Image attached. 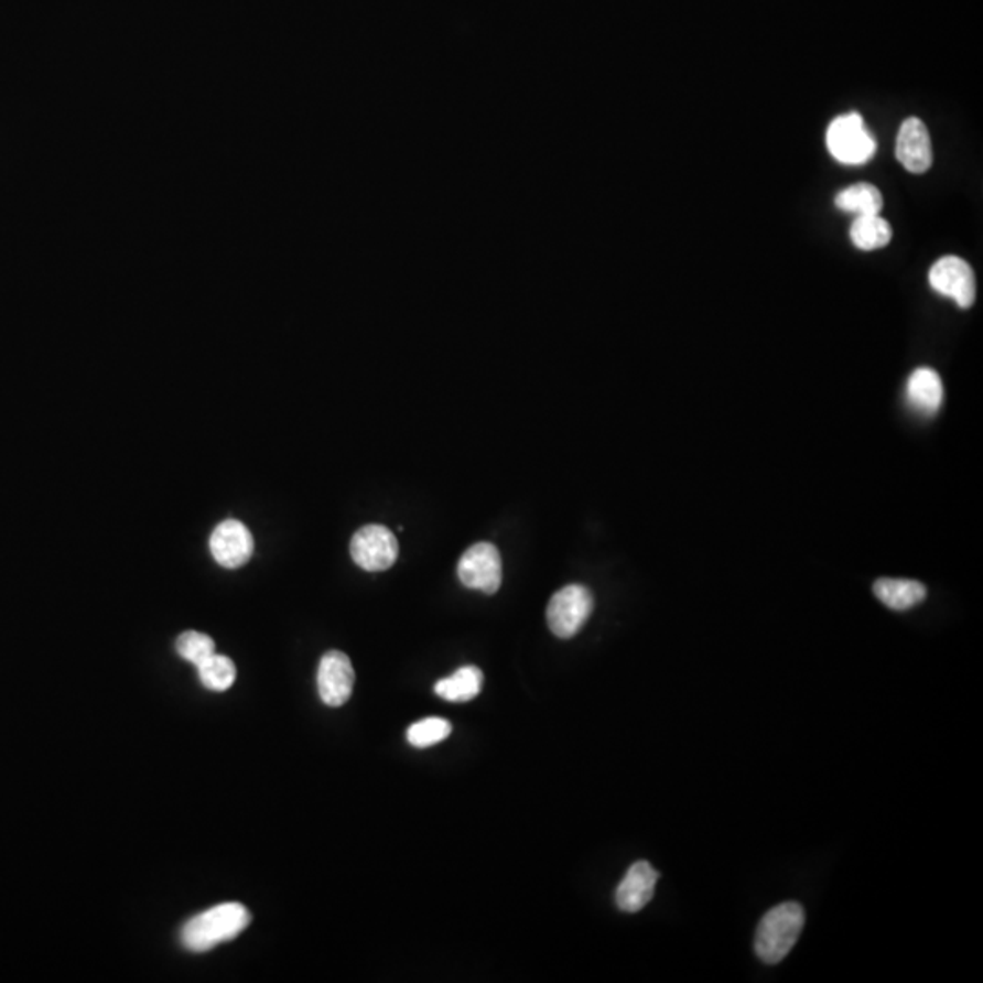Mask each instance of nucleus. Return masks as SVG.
Returning <instances> with one entry per match:
<instances>
[{
  "label": "nucleus",
  "instance_id": "obj_1",
  "mask_svg": "<svg viewBox=\"0 0 983 983\" xmlns=\"http://www.w3.org/2000/svg\"><path fill=\"white\" fill-rule=\"evenodd\" d=\"M251 916L245 905L228 901L194 916L183 927L181 942L192 952L212 951L219 943L230 942L250 926Z\"/></svg>",
  "mask_w": 983,
  "mask_h": 983
},
{
  "label": "nucleus",
  "instance_id": "obj_2",
  "mask_svg": "<svg viewBox=\"0 0 983 983\" xmlns=\"http://www.w3.org/2000/svg\"><path fill=\"white\" fill-rule=\"evenodd\" d=\"M806 926V910L796 901L776 905L759 921L754 949L765 963H779L798 942Z\"/></svg>",
  "mask_w": 983,
  "mask_h": 983
},
{
  "label": "nucleus",
  "instance_id": "obj_3",
  "mask_svg": "<svg viewBox=\"0 0 983 983\" xmlns=\"http://www.w3.org/2000/svg\"><path fill=\"white\" fill-rule=\"evenodd\" d=\"M827 148L840 164L860 166L876 153V139L867 130L860 114L838 117L827 130Z\"/></svg>",
  "mask_w": 983,
  "mask_h": 983
},
{
  "label": "nucleus",
  "instance_id": "obj_4",
  "mask_svg": "<svg viewBox=\"0 0 983 983\" xmlns=\"http://www.w3.org/2000/svg\"><path fill=\"white\" fill-rule=\"evenodd\" d=\"M594 611V596L583 585H569L555 592L547 608V622L558 638L569 639L580 633Z\"/></svg>",
  "mask_w": 983,
  "mask_h": 983
},
{
  "label": "nucleus",
  "instance_id": "obj_5",
  "mask_svg": "<svg viewBox=\"0 0 983 983\" xmlns=\"http://www.w3.org/2000/svg\"><path fill=\"white\" fill-rule=\"evenodd\" d=\"M350 554L363 571H387L398 560V538L382 525H367L352 538Z\"/></svg>",
  "mask_w": 983,
  "mask_h": 983
},
{
  "label": "nucleus",
  "instance_id": "obj_6",
  "mask_svg": "<svg viewBox=\"0 0 983 983\" xmlns=\"http://www.w3.org/2000/svg\"><path fill=\"white\" fill-rule=\"evenodd\" d=\"M457 575L466 588L496 594L503 581V561L499 550L492 543L472 544L461 555Z\"/></svg>",
  "mask_w": 983,
  "mask_h": 983
},
{
  "label": "nucleus",
  "instance_id": "obj_7",
  "mask_svg": "<svg viewBox=\"0 0 983 983\" xmlns=\"http://www.w3.org/2000/svg\"><path fill=\"white\" fill-rule=\"evenodd\" d=\"M932 290L957 301L960 309H971L976 299V279L968 261L957 256L938 259L929 270Z\"/></svg>",
  "mask_w": 983,
  "mask_h": 983
},
{
  "label": "nucleus",
  "instance_id": "obj_8",
  "mask_svg": "<svg viewBox=\"0 0 983 983\" xmlns=\"http://www.w3.org/2000/svg\"><path fill=\"white\" fill-rule=\"evenodd\" d=\"M253 536L241 521L226 519L209 536V550L214 560L225 569H239L253 554Z\"/></svg>",
  "mask_w": 983,
  "mask_h": 983
},
{
  "label": "nucleus",
  "instance_id": "obj_9",
  "mask_svg": "<svg viewBox=\"0 0 983 983\" xmlns=\"http://www.w3.org/2000/svg\"><path fill=\"white\" fill-rule=\"evenodd\" d=\"M354 683H356V672L345 652L330 650L321 658L317 689L325 705H345L346 701L350 700Z\"/></svg>",
  "mask_w": 983,
  "mask_h": 983
},
{
  "label": "nucleus",
  "instance_id": "obj_10",
  "mask_svg": "<svg viewBox=\"0 0 983 983\" xmlns=\"http://www.w3.org/2000/svg\"><path fill=\"white\" fill-rule=\"evenodd\" d=\"M896 159L910 173H926L932 166L931 136L918 117L901 122L896 137Z\"/></svg>",
  "mask_w": 983,
  "mask_h": 983
},
{
  "label": "nucleus",
  "instance_id": "obj_11",
  "mask_svg": "<svg viewBox=\"0 0 983 983\" xmlns=\"http://www.w3.org/2000/svg\"><path fill=\"white\" fill-rule=\"evenodd\" d=\"M659 873L649 862L634 863L616 890V904L623 912H638L655 896Z\"/></svg>",
  "mask_w": 983,
  "mask_h": 983
},
{
  "label": "nucleus",
  "instance_id": "obj_12",
  "mask_svg": "<svg viewBox=\"0 0 983 983\" xmlns=\"http://www.w3.org/2000/svg\"><path fill=\"white\" fill-rule=\"evenodd\" d=\"M907 403L921 415H935L943 403L942 379L932 368H918L907 381Z\"/></svg>",
  "mask_w": 983,
  "mask_h": 983
},
{
  "label": "nucleus",
  "instance_id": "obj_13",
  "mask_svg": "<svg viewBox=\"0 0 983 983\" xmlns=\"http://www.w3.org/2000/svg\"><path fill=\"white\" fill-rule=\"evenodd\" d=\"M873 591L874 596L878 597L885 607L898 611V613L916 607L927 596L926 586L921 585L920 581L912 580L882 577L874 583Z\"/></svg>",
  "mask_w": 983,
  "mask_h": 983
},
{
  "label": "nucleus",
  "instance_id": "obj_14",
  "mask_svg": "<svg viewBox=\"0 0 983 983\" xmlns=\"http://www.w3.org/2000/svg\"><path fill=\"white\" fill-rule=\"evenodd\" d=\"M483 672L477 667H461L451 678L435 683V694L446 701L465 703L482 692Z\"/></svg>",
  "mask_w": 983,
  "mask_h": 983
},
{
  "label": "nucleus",
  "instance_id": "obj_15",
  "mask_svg": "<svg viewBox=\"0 0 983 983\" xmlns=\"http://www.w3.org/2000/svg\"><path fill=\"white\" fill-rule=\"evenodd\" d=\"M836 208L847 214L856 215H878L884 208V197L876 186L868 183H856L849 188L842 190L834 199Z\"/></svg>",
  "mask_w": 983,
  "mask_h": 983
},
{
  "label": "nucleus",
  "instance_id": "obj_16",
  "mask_svg": "<svg viewBox=\"0 0 983 983\" xmlns=\"http://www.w3.org/2000/svg\"><path fill=\"white\" fill-rule=\"evenodd\" d=\"M893 228L882 215H860L851 226V241L863 251H873L889 245Z\"/></svg>",
  "mask_w": 983,
  "mask_h": 983
},
{
  "label": "nucleus",
  "instance_id": "obj_17",
  "mask_svg": "<svg viewBox=\"0 0 983 983\" xmlns=\"http://www.w3.org/2000/svg\"><path fill=\"white\" fill-rule=\"evenodd\" d=\"M199 680L208 691L225 692L236 683L237 670L236 665L226 656H209L206 661L197 667Z\"/></svg>",
  "mask_w": 983,
  "mask_h": 983
},
{
  "label": "nucleus",
  "instance_id": "obj_18",
  "mask_svg": "<svg viewBox=\"0 0 983 983\" xmlns=\"http://www.w3.org/2000/svg\"><path fill=\"white\" fill-rule=\"evenodd\" d=\"M452 725L443 720V717H426L421 722L410 725L409 737L410 745L418 748L432 747L435 743L443 742L451 736Z\"/></svg>",
  "mask_w": 983,
  "mask_h": 983
},
{
  "label": "nucleus",
  "instance_id": "obj_19",
  "mask_svg": "<svg viewBox=\"0 0 983 983\" xmlns=\"http://www.w3.org/2000/svg\"><path fill=\"white\" fill-rule=\"evenodd\" d=\"M175 647H177L179 656L195 665V667H199L209 656L215 655L214 639L206 636V634L195 633V630L181 634Z\"/></svg>",
  "mask_w": 983,
  "mask_h": 983
}]
</instances>
